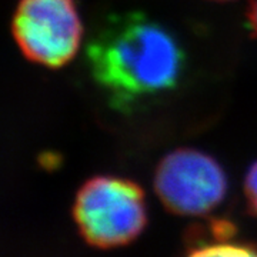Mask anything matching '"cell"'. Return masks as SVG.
<instances>
[{
	"label": "cell",
	"mask_w": 257,
	"mask_h": 257,
	"mask_svg": "<svg viewBox=\"0 0 257 257\" xmlns=\"http://www.w3.org/2000/svg\"><path fill=\"white\" fill-rule=\"evenodd\" d=\"M246 19H247V26L250 32L257 37V0H250L247 12H246Z\"/></svg>",
	"instance_id": "cell-7"
},
{
	"label": "cell",
	"mask_w": 257,
	"mask_h": 257,
	"mask_svg": "<svg viewBox=\"0 0 257 257\" xmlns=\"http://www.w3.org/2000/svg\"><path fill=\"white\" fill-rule=\"evenodd\" d=\"M244 196L248 209L257 216V162L248 167L244 177Z\"/></svg>",
	"instance_id": "cell-6"
},
{
	"label": "cell",
	"mask_w": 257,
	"mask_h": 257,
	"mask_svg": "<svg viewBox=\"0 0 257 257\" xmlns=\"http://www.w3.org/2000/svg\"><path fill=\"white\" fill-rule=\"evenodd\" d=\"M73 216L87 243L119 247L133 241L146 227V196L130 179L94 176L76 194Z\"/></svg>",
	"instance_id": "cell-2"
},
{
	"label": "cell",
	"mask_w": 257,
	"mask_h": 257,
	"mask_svg": "<svg viewBox=\"0 0 257 257\" xmlns=\"http://www.w3.org/2000/svg\"><path fill=\"white\" fill-rule=\"evenodd\" d=\"M155 190L167 210L179 216H204L217 209L227 193V176L206 152L180 147L156 167Z\"/></svg>",
	"instance_id": "cell-4"
},
{
	"label": "cell",
	"mask_w": 257,
	"mask_h": 257,
	"mask_svg": "<svg viewBox=\"0 0 257 257\" xmlns=\"http://www.w3.org/2000/svg\"><path fill=\"white\" fill-rule=\"evenodd\" d=\"M187 257H257V248L223 240L196 248Z\"/></svg>",
	"instance_id": "cell-5"
},
{
	"label": "cell",
	"mask_w": 257,
	"mask_h": 257,
	"mask_svg": "<svg viewBox=\"0 0 257 257\" xmlns=\"http://www.w3.org/2000/svg\"><path fill=\"white\" fill-rule=\"evenodd\" d=\"M12 33L28 60L60 69L77 55L84 30L76 0H20Z\"/></svg>",
	"instance_id": "cell-3"
},
{
	"label": "cell",
	"mask_w": 257,
	"mask_h": 257,
	"mask_svg": "<svg viewBox=\"0 0 257 257\" xmlns=\"http://www.w3.org/2000/svg\"><path fill=\"white\" fill-rule=\"evenodd\" d=\"M210 2H219V3H227V2H234V0H210Z\"/></svg>",
	"instance_id": "cell-8"
},
{
	"label": "cell",
	"mask_w": 257,
	"mask_h": 257,
	"mask_svg": "<svg viewBox=\"0 0 257 257\" xmlns=\"http://www.w3.org/2000/svg\"><path fill=\"white\" fill-rule=\"evenodd\" d=\"M86 57L109 104L124 113L176 90L186 66L175 35L142 12L109 16L90 39Z\"/></svg>",
	"instance_id": "cell-1"
}]
</instances>
